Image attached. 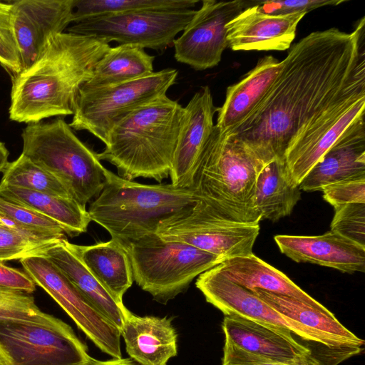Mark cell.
<instances>
[{"label":"cell","instance_id":"1","mask_svg":"<svg viewBox=\"0 0 365 365\" xmlns=\"http://www.w3.org/2000/svg\"><path fill=\"white\" fill-rule=\"evenodd\" d=\"M365 92V18L350 33L312 32L289 47L265 96L230 132L262 165L279 159L299 133L336 102Z\"/></svg>","mask_w":365,"mask_h":365},{"label":"cell","instance_id":"2","mask_svg":"<svg viewBox=\"0 0 365 365\" xmlns=\"http://www.w3.org/2000/svg\"><path fill=\"white\" fill-rule=\"evenodd\" d=\"M110 48L91 36L63 32L51 36L37 60L12 76L9 119L31 124L73 115L76 95Z\"/></svg>","mask_w":365,"mask_h":365},{"label":"cell","instance_id":"3","mask_svg":"<svg viewBox=\"0 0 365 365\" xmlns=\"http://www.w3.org/2000/svg\"><path fill=\"white\" fill-rule=\"evenodd\" d=\"M182 110L167 95L138 107L113 126L98 158L113 165L124 179L161 182L170 176Z\"/></svg>","mask_w":365,"mask_h":365},{"label":"cell","instance_id":"4","mask_svg":"<svg viewBox=\"0 0 365 365\" xmlns=\"http://www.w3.org/2000/svg\"><path fill=\"white\" fill-rule=\"evenodd\" d=\"M259 162L233 135L215 125L199 158L191 188L210 211L232 223L259 225L255 207Z\"/></svg>","mask_w":365,"mask_h":365},{"label":"cell","instance_id":"5","mask_svg":"<svg viewBox=\"0 0 365 365\" xmlns=\"http://www.w3.org/2000/svg\"><path fill=\"white\" fill-rule=\"evenodd\" d=\"M103 188L88 210L91 221L105 228L125 247L155 233L160 222L193 205L199 198L193 189L172 184L146 185L105 170Z\"/></svg>","mask_w":365,"mask_h":365},{"label":"cell","instance_id":"6","mask_svg":"<svg viewBox=\"0 0 365 365\" xmlns=\"http://www.w3.org/2000/svg\"><path fill=\"white\" fill-rule=\"evenodd\" d=\"M21 154L51 173L83 207L101 192L106 168L62 118L29 124L21 134Z\"/></svg>","mask_w":365,"mask_h":365},{"label":"cell","instance_id":"7","mask_svg":"<svg viewBox=\"0 0 365 365\" xmlns=\"http://www.w3.org/2000/svg\"><path fill=\"white\" fill-rule=\"evenodd\" d=\"M124 247L133 280L163 304L185 292L195 277L224 260L184 242L165 241L156 232Z\"/></svg>","mask_w":365,"mask_h":365},{"label":"cell","instance_id":"8","mask_svg":"<svg viewBox=\"0 0 365 365\" xmlns=\"http://www.w3.org/2000/svg\"><path fill=\"white\" fill-rule=\"evenodd\" d=\"M178 71L165 68L121 83L79 88L72 105L69 125L86 130L105 145L113 126L138 107L162 96L175 83Z\"/></svg>","mask_w":365,"mask_h":365},{"label":"cell","instance_id":"9","mask_svg":"<svg viewBox=\"0 0 365 365\" xmlns=\"http://www.w3.org/2000/svg\"><path fill=\"white\" fill-rule=\"evenodd\" d=\"M0 351L9 365H94L97 361L62 320L44 325L0 319Z\"/></svg>","mask_w":365,"mask_h":365},{"label":"cell","instance_id":"10","mask_svg":"<svg viewBox=\"0 0 365 365\" xmlns=\"http://www.w3.org/2000/svg\"><path fill=\"white\" fill-rule=\"evenodd\" d=\"M196 10L148 9L110 14L84 19L68 29V32L91 36L109 43L130 45L163 51L173 44Z\"/></svg>","mask_w":365,"mask_h":365},{"label":"cell","instance_id":"11","mask_svg":"<svg viewBox=\"0 0 365 365\" xmlns=\"http://www.w3.org/2000/svg\"><path fill=\"white\" fill-rule=\"evenodd\" d=\"M259 232V225L219 219L200 198L160 222L156 230V234L165 241L184 242L223 259L252 254Z\"/></svg>","mask_w":365,"mask_h":365},{"label":"cell","instance_id":"12","mask_svg":"<svg viewBox=\"0 0 365 365\" xmlns=\"http://www.w3.org/2000/svg\"><path fill=\"white\" fill-rule=\"evenodd\" d=\"M24 272L73 319L103 352L122 358L120 331L107 319L48 258L31 257L19 260Z\"/></svg>","mask_w":365,"mask_h":365},{"label":"cell","instance_id":"13","mask_svg":"<svg viewBox=\"0 0 365 365\" xmlns=\"http://www.w3.org/2000/svg\"><path fill=\"white\" fill-rule=\"evenodd\" d=\"M195 285L210 303L225 316H237L283 328L302 339L327 348L350 347L343 340L327 335L282 316L252 291L224 276L215 267L200 274Z\"/></svg>","mask_w":365,"mask_h":365},{"label":"cell","instance_id":"14","mask_svg":"<svg viewBox=\"0 0 365 365\" xmlns=\"http://www.w3.org/2000/svg\"><path fill=\"white\" fill-rule=\"evenodd\" d=\"M255 1L203 0L192 19L173 42L175 60L195 70L211 68L228 47L226 25Z\"/></svg>","mask_w":365,"mask_h":365},{"label":"cell","instance_id":"15","mask_svg":"<svg viewBox=\"0 0 365 365\" xmlns=\"http://www.w3.org/2000/svg\"><path fill=\"white\" fill-rule=\"evenodd\" d=\"M364 111L365 92L356 93L329 106L299 133L283 160L294 185L299 186L345 129Z\"/></svg>","mask_w":365,"mask_h":365},{"label":"cell","instance_id":"16","mask_svg":"<svg viewBox=\"0 0 365 365\" xmlns=\"http://www.w3.org/2000/svg\"><path fill=\"white\" fill-rule=\"evenodd\" d=\"M11 3L22 71L37 60L51 36L63 33L73 23V0H17Z\"/></svg>","mask_w":365,"mask_h":365},{"label":"cell","instance_id":"17","mask_svg":"<svg viewBox=\"0 0 365 365\" xmlns=\"http://www.w3.org/2000/svg\"><path fill=\"white\" fill-rule=\"evenodd\" d=\"M209 86H203L183 107L170 177L173 186L191 188L197 163L214 128L217 112Z\"/></svg>","mask_w":365,"mask_h":365},{"label":"cell","instance_id":"18","mask_svg":"<svg viewBox=\"0 0 365 365\" xmlns=\"http://www.w3.org/2000/svg\"><path fill=\"white\" fill-rule=\"evenodd\" d=\"M306 14H267L259 10L255 1L226 25L228 47L233 51L287 50Z\"/></svg>","mask_w":365,"mask_h":365},{"label":"cell","instance_id":"19","mask_svg":"<svg viewBox=\"0 0 365 365\" xmlns=\"http://www.w3.org/2000/svg\"><path fill=\"white\" fill-rule=\"evenodd\" d=\"M282 253L308 262L353 274L365 271V247L331 230L316 236L279 235L274 237Z\"/></svg>","mask_w":365,"mask_h":365},{"label":"cell","instance_id":"20","mask_svg":"<svg viewBox=\"0 0 365 365\" xmlns=\"http://www.w3.org/2000/svg\"><path fill=\"white\" fill-rule=\"evenodd\" d=\"M222 327L225 341L259 356L294 363L313 357L310 349L283 328L237 316H225Z\"/></svg>","mask_w":365,"mask_h":365},{"label":"cell","instance_id":"21","mask_svg":"<svg viewBox=\"0 0 365 365\" xmlns=\"http://www.w3.org/2000/svg\"><path fill=\"white\" fill-rule=\"evenodd\" d=\"M365 176L364 114L341 134L299 185L312 192L346 179Z\"/></svg>","mask_w":365,"mask_h":365},{"label":"cell","instance_id":"22","mask_svg":"<svg viewBox=\"0 0 365 365\" xmlns=\"http://www.w3.org/2000/svg\"><path fill=\"white\" fill-rule=\"evenodd\" d=\"M120 334L127 353L141 365H166L177 354V333L166 317H139L125 307Z\"/></svg>","mask_w":365,"mask_h":365},{"label":"cell","instance_id":"23","mask_svg":"<svg viewBox=\"0 0 365 365\" xmlns=\"http://www.w3.org/2000/svg\"><path fill=\"white\" fill-rule=\"evenodd\" d=\"M280 68L281 61L264 56L240 81L227 87L225 102L217 110L218 129L230 132L242 124L265 96Z\"/></svg>","mask_w":365,"mask_h":365},{"label":"cell","instance_id":"24","mask_svg":"<svg viewBox=\"0 0 365 365\" xmlns=\"http://www.w3.org/2000/svg\"><path fill=\"white\" fill-rule=\"evenodd\" d=\"M215 267L233 282L251 291L262 289L299 300L325 314H332L294 283L286 274L253 253L225 259Z\"/></svg>","mask_w":365,"mask_h":365},{"label":"cell","instance_id":"25","mask_svg":"<svg viewBox=\"0 0 365 365\" xmlns=\"http://www.w3.org/2000/svg\"><path fill=\"white\" fill-rule=\"evenodd\" d=\"M44 257L56 265L78 291L120 331L125 308L123 303L118 302L89 271L66 237L48 249Z\"/></svg>","mask_w":365,"mask_h":365},{"label":"cell","instance_id":"26","mask_svg":"<svg viewBox=\"0 0 365 365\" xmlns=\"http://www.w3.org/2000/svg\"><path fill=\"white\" fill-rule=\"evenodd\" d=\"M89 271L119 303L133 282V271L125 248L111 239L92 245L72 244Z\"/></svg>","mask_w":365,"mask_h":365},{"label":"cell","instance_id":"27","mask_svg":"<svg viewBox=\"0 0 365 365\" xmlns=\"http://www.w3.org/2000/svg\"><path fill=\"white\" fill-rule=\"evenodd\" d=\"M300 191L289 178L283 160L265 164L257 174L254 195L261 220L276 222L289 215L301 198Z\"/></svg>","mask_w":365,"mask_h":365},{"label":"cell","instance_id":"28","mask_svg":"<svg viewBox=\"0 0 365 365\" xmlns=\"http://www.w3.org/2000/svg\"><path fill=\"white\" fill-rule=\"evenodd\" d=\"M0 197L51 218L71 237L86 232L91 221L86 207L71 197H58L1 184Z\"/></svg>","mask_w":365,"mask_h":365},{"label":"cell","instance_id":"29","mask_svg":"<svg viewBox=\"0 0 365 365\" xmlns=\"http://www.w3.org/2000/svg\"><path fill=\"white\" fill-rule=\"evenodd\" d=\"M155 57L144 48L118 45L110 47L96 64L82 86L99 88L130 81L152 73Z\"/></svg>","mask_w":365,"mask_h":365},{"label":"cell","instance_id":"30","mask_svg":"<svg viewBox=\"0 0 365 365\" xmlns=\"http://www.w3.org/2000/svg\"><path fill=\"white\" fill-rule=\"evenodd\" d=\"M252 292L276 312L303 326L339 338L354 349H359L364 344L363 339L344 327L333 314H325L285 295L262 289H255Z\"/></svg>","mask_w":365,"mask_h":365},{"label":"cell","instance_id":"31","mask_svg":"<svg viewBox=\"0 0 365 365\" xmlns=\"http://www.w3.org/2000/svg\"><path fill=\"white\" fill-rule=\"evenodd\" d=\"M64 235L31 230L16 225H0V262L31 257H44Z\"/></svg>","mask_w":365,"mask_h":365},{"label":"cell","instance_id":"32","mask_svg":"<svg viewBox=\"0 0 365 365\" xmlns=\"http://www.w3.org/2000/svg\"><path fill=\"white\" fill-rule=\"evenodd\" d=\"M197 3L196 0H73V23L138 10L193 9Z\"/></svg>","mask_w":365,"mask_h":365},{"label":"cell","instance_id":"33","mask_svg":"<svg viewBox=\"0 0 365 365\" xmlns=\"http://www.w3.org/2000/svg\"><path fill=\"white\" fill-rule=\"evenodd\" d=\"M2 173L3 177L0 182L1 185L72 198L57 178L34 163L23 154L14 161L9 162Z\"/></svg>","mask_w":365,"mask_h":365},{"label":"cell","instance_id":"34","mask_svg":"<svg viewBox=\"0 0 365 365\" xmlns=\"http://www.w3.org/2000/svg\"><path fill=\"white\" fill-rule=\"evenodd\" d=\"M16 319L52 325L61 319L42 312L31 294L0 287V319Z\"/></svg>","mask_w":365,"mask_h":365},{"label":"cell","instance_id":"35","mask_svg":"<svg viewBox=\"0 0 365 365\" xmlns=\"http://www.w3.org/2000/svg\"><path fill=\"white\" fill-rule=\"evenodd\" d=\"M0 215L18 226L31 230L57 235H65L61 226L51 218L1 197Z\"/></svg>","mask_w":365,"mask_h":365},{"label":"cell","instance_id":"36","mask_svg":"<svg viewBox=\"0 0 365 365\" xmlns=\"http://www.w3.org/2000/svg\"><path fill=\"white\" fill-rule=\"evenodd\" d=\"M331 230L365 247V203L334 207Z\"/></svg>","mask_w":365,"mask_h":365},{"label":"cell","instance_id":"37","mask_svg":"<svg viewBox=\"0 0 365 365\" xmlns=\"http://www.w3.org/2000/svg\"><path fill=\"white\" fill-rule=\"evenodd\" d=\"M0 64L12 76L21 71L20 53L14 29L11 1H0Z\"/></svg>","mask_w":365,"mask_h":365},{"label":"cell","instance_id":"38","mask_svg":"<svg viewBox=\"0 0 365 365\" xmlns=\"http://www.w3.org/2000/svg\"><path fill=\"white\" fill-rule=\"evenodd\" d=\"M321 190L324 200L334 207L349 203H365V176L339 181Z\"/></svg>","mask_w":365,"mask_h":365},{"label":"cell","instance_id":"39","mask_svg":"<svg viewBox=\"0 0 365 365\" xmlns=\"http://www.w3.org/2000/svg\"><path fill=\"white\" fill-rule=\"evenodd\" d=\"M222 365H324L312 357L302 362H280L252 354L225 340Z\"/></svg>","mask_w":365,"mask_h":365},{"label":"cell","instance_id":"40","mask_svg":"<svg viewBox=\"0 0 365 365\" xmlns=\"http://www.w3.org/2000/svg\"><path fill=\"white\" fill-rule=\"evenodd\" d=\"M346 0H279L257 1L259 10L267 14L278 15L306 12L325 6H336Z\"/></svg>","mask_w":365,"mask_h":365},{"label":"cell","instance_id":"41","mask_svg":"<svg viewBox=\"0 0 365 365\" xmlns=\"http://www.w3.org/2000/svg\"><path fill=\"white\" fill-rule=\"evenodd\" d=\"M0 287L32 294L36 285L24 271L0 262Z\"/></svg>","mask_w":365,"mask_h":365},{"label":"cell","instance_id":"42","mask_svg":"<svg viewBox=\"0 0 365 365\" xmlns=\"http://www.w3.org/2000/svg\"><path fill=\"white\" fill-rule=\"evenodd\" d=\"M9 152L4 143L0 141V172H3L9 163Z\"/></svg>","mask_w":365,"mask_h":365},{"label":"cell","instance_id":"43","mask_svg":"<svg viewBox=\"0 0 365 365\" xmlns=\"http://www.w3.org/2000/svg\"><path fill=\"white\" fill-rule=\"evenodd\" d=\"M94 365H135L129 359H114L110 361H98Z\"/></svg>","mask_w":365,"mask_h":365},{"label":"cell","instance_id":"44","mask_svg":"<svg viewBox=\"0 0 365 365\" xmlns=\"http://www.w3.org/2000/svg\"><path fill=\"white\" fill-rule=\"evenodd\" d=\"M15 225V224L8 220L4 219L3 217H1L0 215V225Z\"/></svg>","mask_w":365,"mask_h":365},{"label":"cell","instance_id":"45","mask_svg":"<svg viewBox=\"0 0 365 365\" xmlns=\"http://www.w3.org/2000/svg\"><path fill=\"white\" fill-rule=\"evenodd\" d=\"M0 365H9L6 357L0 351Z\"/></svg>","mask_w":365,"mask_h":365}]
</instances>
